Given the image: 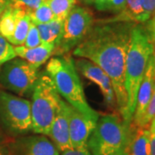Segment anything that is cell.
<instances>
[{"instance_id":"cell-16","label":"cell","mask_w":155,"mask_h":155,"mask_svg":"<svg viewBox=\"0 0 155 155\" xmlns=\"http://www.w3.org/2000/svg\"><path fill=\"white\" fill-rule=\"evenodd\" d=\"M148 127H134L132 138L128 146V155H151Z\"/></svg>"},{"instance_id":"cell-4","label":"cell","mask_w":155,"mask_h":155,"mask_svg":"<svg viewBox=\"0 0 155 155\" xmlns=\"http://www.w3.org/2000/svg\"><path fill=\"white\" fill-rule=\"evenodd\" d=\"M133 132V125L126 124L120 115L106 114L99 116L88 140L87 148L91 155H110L126 149Z\"/></svg>"},{"instance_id":"cell-22","label":"cell","mask_w":155,"mask_h":155,"mask_svg":"<svg viewBox=\"0 0 155 155\" xmlns=\"http://www.w3.org/2000/svg\"><path fill=\"white\" fill-rule=\"evenodd\" d=\"M44 0H8V6L28 14L37 9Z\"/></svg>"},{"instance_id":"cell-32","label":"cell","mask_w":155,"mask_h":155,"mask_svg":"<svg viewBox=\"0 0 155 155\" xmlns=\"http://www.w3.org/2000/svg\"><path fill=\"white\" fill-rule=\"evenodd\" d=\"M8 7V0H0V16Z\"/></svg>"},{"instance_id":"cell-37","label":"cell","mask_w":155,"mask_h":155,"mask_svg":"<svg viewBox=\"0 0 155 155\" xmlns=\"http://www.w3.org/2000/svg\"><path fill=\"white\" fill-rule=\"evenodd\" d=\"M2 140V134H1V132H0V141Z\"/></svg>"},{"instance_id":"cell-29","label":"cell","mask_w":155,"mask_h":155,"mask_svg":"<svg viewBox=\"0 0 155 155\" xmlns=\"http://www.w3.org/2000/svg\"><path fill=\"white\" fill-rule=\"evenodd\" d=\"M111 0H93V5L99 11H108Z\"/></svg>"},{"instance_id":"cell-31","label":"cell","mask_w":155,"mask_h":155,"mask_svg":"<svg viewBox=\"0 0 155 155\" xmlns=\"http://www.w3.org/2000/svg\"><path fill=\"white\" fill-rule=\"evenodd\" d=\"M150 147H151V155H155V136L151 134L150 136Z\"/></svg>"},{"instance_id":"cell-11","label":"cell","mask_w":155,"mask_h":155,"mask_svg":"<svg viewBox=\"0 0 155 155\" xmlns=\"http://www.w3.org/2000/svg\"><path fill=\"white\" fill-rule=\"evenodd\" d=\"M10 155H60V151L53 141L44 134L22 136L11 147Z\"/></svg>"},{"instance_id":"cell-10","label":"cell","mask_w":155,"mask_h":155,"mask_svg":"<svg viewBox=\"0 0 155 155\" xmlns=\"http://www.w3.org/2000/svg\"><path fill=\"white\" fill-rule=\"evenodd\" d=\"M69 133L72 147L74 149L87 148L88 140L94 130L97 120L84 115L68 104Z\"/></svg>"},{"instance_id":"cell-17","label":"cell","mask_w":155,"mask_h":155,"mask_svg":"<svg viewBox=\"0 0 155 155\" xmlns=\"http://www.w3.org/2000/svg\"><path fill=\"white\" fill-rule=\"evenodd\" d=\"M36 27L38 28L41 43L53 44L56 47L63 30V21L54 18L49 22L38 24Z\"/></svg>"},{"instance_id":"cell-33","label":"cell","mask_w":155,"mask_h":155,"mask_svg":"<svg viewBox=\"0 0 155 155\" xmlns=\"http://www.w3.org/2000/svg\"><path fill=\"white\" fill-rule=\"evenodd\" d=\"M0 155H10V149L5 146H0Z\"/></svg>"},{"instance_id":"cell-35","label":"cell","mask_w":155,"mask_h":155,"mask_svg":"<svg viewBox=\"0 0 155 155\" xmlns=\"http://www.w3.org/2000/svg\"><path fill=\"white\" fill-rule=\"evenodd\" d=\"M110 155H128V148L120 150V151H117V152H116V153H111V154Z\"/></svg>"},{"instance_id":"cell-1","label":"cell","mask_w":155,"mask_h":155,"mask_svg":"<svg viewBox=\"0 0 155 155\" xmlns=\"http://www.w3.org/2000/svg\"><path fill=\"white\" fill-rule=\"evenodd\" d=\"M134 24L108 20L94 22L86 36L72 50L74 57L93 62L110 77L116 94V110L125 123L127 104L125 61Z\"/></svg>"},{"instance_id":"cell-6","label":"cell","mask_w":155,"mask_h":155,"mask_svg":"<svg viewBox=\"0 0 155 155\" xmlns=\"http://www.w3.org/2000/svg\"><path fill=\"white\" fill-rule=\"evenodd\" d=\"M0 122L13 136L24 135L31 132L30 102L0 89Z\"/></svg>"},{"instance_id":"cell-9","label":"cell","mask_w":155,"mask_h":155,"mask_svg":"<svg viewBox=\"0 0 155 155\" xmlns=\"http://www.w3.org/2000/svg\"><path fill=\"white\" fill-rule=\"evenodd\" d=\"M74 64L78 71L84 77L98 86L106 104L112 109H116L115 91L110 78L105 72L93 62L84 58H76Z\"/></svg>"},{"instance_id":"cell-15","label":"cell","mask_w":155,"mask_h":155,"mask_svg":"<svg viewBox=\"0 0 155 155\" xmlns=\"http://www.w3.org/2000/svg\"><path fill=\"white\" fill-rule=\"evenodd\" d=\"M111 22H126L133 23H145L147 17L145 15L142 0H126L121 12L115 17L107 19Z\"/></svg>"},{"instance_id":"cell-5","label":"cell","mask_w":155,"mask_h":155,"mask_svg":"<svg viewBox=\"0 0 155 155\" xmlns=\"http://www.w3.org/2000/svg\"><path fill=\"white\" fill-rule=\"evenodd\" d=\"M61 100L49 75L46 72H40L29 101L33 133L48 135Z\"/></svg>"},{"instance_id":"cell-20","label":"cell","mask_w":155,"mask_h":155,"mask_svg":"<svg viewBox=\"0 0 155 155\" xmlns=\"http://www.w3.org/2000/svg\"><path fill=\"white\" fill-rule=\"evenodd\" d=\"M53 11L55 19L64 21L70 11L76 6L77 0H45Z\"/></svg>"},{"instance_id":"cell-36","label":"cell","mask_w":155,"mask_h":155,"mask_svg":"<svg viewBox=\"0 0 155 155\" xmlns=\"http://www.w3.org/2000/svg\"><path fill=\"white\" fill-rule=\"evenodd\" d=\"M84 4L87 5H93V0H81Z\"/></svg>"},{"instance_id":"cell-3","label":"cell","mask_w":155,"mask_h":155,"mask_svg":"<svg viewBox=\"0 0 155 155\" xmlns=\"http://www.w3.org/2000/svg\"><path fill=\"white\" fill-rule=\"evenodd\" d=\"M45 72L52 78L62 99L84 115L98 120L99 113L88 104L74 60L71 56L61 55L51 58L46 66Z\"/></svg>"},{"instance_id":"cell-7","label":"cell","mask_w":155,"mask_h":155,"mask_svg":"<svg viewBox=\"0 0 155 155\" xmlns=\"http://www.w3.org/2000/svg\"><path fill=\"white\" fill-rule=\"evenodd\" d=\"M39 75L38 67L16 57L0 68V86L19 97L28 96L32 93Z\"/></svg>"},{"instance_id":"cell-24","label":"cell","mask_w":155,"mask_h":155,"mask_svg":"<svg viewBox=\"0 0 155 155\" xmlns=\"http://www.w3.org/2000/svg\"><path fill=\"white\" fill-rule=\"evenodd\" d=\"M41 44V38H40L38 28L35 24L31 22L27 36L25 39V41L22 46H24L26 48H35V47H37Z\"/></svg>"},{"instance_id":"cell-21","label":"cell","mask_w":155,"mask_h":155,"mask_svg":"<svg viewBox=\"0 0 155 155\" xmlns=\"http://www.w3.org/2000/svg\"><path fill=\"white\" fill-rule=\"evenodd\" d=\"M28 16L30 17L31 22H33L35 25L47 23L54 19L53 11L49 5L45 2V0L40 5L37 9H35L33 12L28 14Z\"/></svg>"},{"instance_id":"cell-8","label":"cell","mask_w":155,"mask_h":155,"mask_svg":"<svg viewBox=\"0 0 155 155\" xmlns=\"http://www.w3.org/2000/svg\"><path fill=\"white\" fill-rule=\"evenodd\" d=\"M93 24V15L88 9L78 5L73 7L63 21L62 34L53 55H65L74 49L86 36Z\"/></svg>"},{"instance_id":"cell-26","label":"cell","mask_w":155,"mask_h":155,"mask_svg":"<svg viewBox=\"0 0 155 155\" xmlns=\"http://www.w3.org/2000/svg\"><path fill=\"white\" fill-rule=\"evenodd\" d=\"M146 23L147 24L145 26V28H146L147 33L148 35L151 44L153 47V54L155 58V12Z\"/></svg>"},{"instance_id":"cell-18","label":"cell","mask_w":155,"mask_h":155,"mask_svg":"<svg viewBox=\"0 0 155 155\" xmlns=\"http://www.w3.org/2000/svg\"><path fill=\"white\" fill-rule=\"evenodd\" d=\"M31 24V20L28 13L18 10L17 22L14 33L9 42L13 46H22Z\"/></svg>"},{"instance_id":"cell-13","label":"cell","mask_w":155,"mask_h":155,"mask_svg":"<svg viewBox=\"0 0 155 155\" xmlns=\"http://www.w3.org/2000/svg\"><path fill=\"white\" fill-rule=\"evenodd\" d=\"M48 136H49L53 143L61 153L72 148L69 133L68 104L62 98Z\"/></svg>"},{"instance_id":"cell-27","label":"cell","mask_w":155,"mask_h":155,"mask_svg":"<svg viewBox=\"0 0 155 155\" xmlns=\"http://www.w3.org/2000/svg\"><path fill=\"white\" fill-rule=\"evenodd\" d=\"M142 1H143L145 15L147 17V20L148 21L155 12V0H142Z\"/></svg>"},{"instance_id":"cell-30","label":"cell","mask_w":155,"mask_h":155,"mask_svg":"<svg viewBox=\"0 0 155 155\" xmlns=\"http://www.w3.org/2000/svg\"><path fill=\"white\" fill-rule=\"evenodd\" d=\"M61 155H91V153H90L88 148H84V149L71 148V149L62 152Z\"/></svg>"},{"instance_id":"cell-14","label":"cell","mask_w":155,"mask_h":155,"mask_svg":"<svg viewBox=\"0 0 155 155\" xmlns=\"http://www.w3.org/2000/svg\"><path fill=\"white\" fill-rule=\"evenodd\" d=\"M17 57L26 61L29 64L40 68L41 65L49 61L54 54L55 46L53 44H41L35 48H26L24 46H14Z\"/></svg>"},{"instance_id":"cell-12","label":"cell","mask_w":155,"mask_h":155,"mask_svg":"<svg viewBox=\"0 0 155 155\" xmlns=\"http://www.w3.org/2000/svg\"><path fill=\"white\" fill-rule=\"evenodd\" d=\"M155 87V58L153 54L150 57L147 66L145 71L144 77L140 84L137 93L135 110L133 116L132 125L139 127L140 122L144 116L147 106Z\"/></svg>"},{"instance_id":"cell-25","label":"cell","mask_w":155,"mask_h":155,"mask_svg":"<svg viewBox=\"0 0 155 155\" xmlns=\"http://www.w3.org/2000/svg\"><path fill=\"white\" fill-rule=\"evenodd\" d=\"M155 117V87L153 92L152 95V97L149 102V104L147 106V109L146 110L144 116L140 122L139 127H149V125L153 119Z\"/></svg>"},{"instance_id":"cell-23","label":"cell","mask_w":155,"mask_h":155,"mask_svg":"<svg viewBox=\"0 0 155 155\" xmlns=\"http://www.w3.org/2000/svg\"><path fill=\"white\" fill-rule=\"evenodd\" d=\"M16 57L17 54L15 52L14 46L0 35V68L6 62Z\"/></svg>"},{"instance_id":"cell-34","label":"cell","mask_w":155,"mask_h":155,"mask_svg":"<svg viewBox=\"0 0 155 155\" xmlns=\"http://www.w3.org/2000/svg\"><path fill=\"white\" fill-rule=\"evenodd\" d=\"M149 131L151 134L155 136V117L153 119V121L151 122L149 125Z\"/></svg>"},{"instance_id":"cell-19","label":"cell","mask_w":155,"mask_h":155,"mask_svg":"<svg viewBox=\"0 0 155 155\" xmlns=\"http://www.w3.org/2000/svg\"><path fill=\"white\" fill-rule=\"evenodd\" d=\"M18 10L8 6L0 16V35L9 41L16 28Z\"/></svg>"},{"instance_id":"cell-28","label":"cell","mask_w":155,"mask_h":155,"mask_svg":"<svg viewBox=\"0 0 155 155\" xmlns=\"http://www.w3.org/2000/svg\"><path fill=\"white\" fill-rule=\"evenodd\" d=\"M125 2L126 0H111L108 11H111L116 14H118L123 9Z\"/></svg>"},{"instance_id":"cell-2","label":"cell","mask_w":155,"mask_h":155,"mask_svg":"<svg viewBox=\"0 0 155 155\" xmlns=\"http://www.w3.org/2000/svg\"><path fill=\"white\" fill-rule=\"evenodd\" d=\"M152 54L153 47L145 26L140 25V23L134 24L130 34L125 61V88L127 97L126 123L127 125H132L139 87Z\"/></svg>"}]
</instances>
